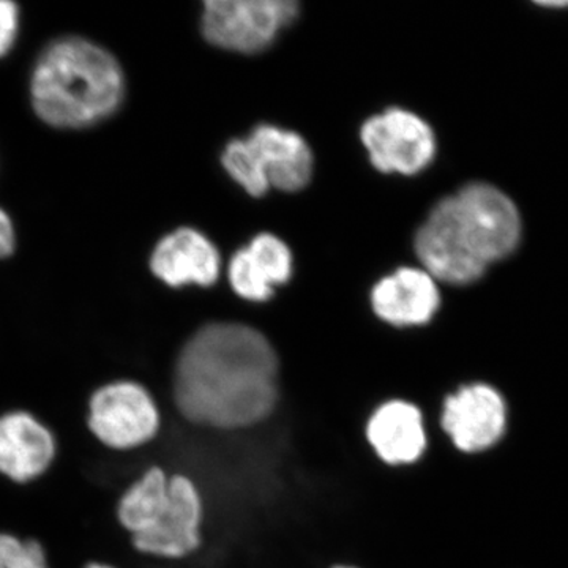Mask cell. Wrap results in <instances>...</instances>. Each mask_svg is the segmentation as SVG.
<instances>
[{
  "label": "cell",
  "mask_w": 568,
  "mask_h": 568,
  "mask_svg": "<svg viewBox=\"0 0 568 568\" xmlns=\"http://www.w3.org/2000/svg\"><path fill=\"white\" fill-rule=\"evenodd\" d=\"M276 375L275 351L263 334L242 324H211L183 347L175 402L193 424L245 428L274 409Z\"/></svg>",
  "instance_id": "1"
},
{
  "label": "cell",
  "mask_w": 568,
  "mask_h": 568,
  "mask_svg": "<svg viewBox=\"0 0 568 568\" xmlns=\"http://www.w3.org/2000/svg\"><path fill=\"white\" fill-rule=\"evenodd\" d=\"M521 239L517 205L489 183H469L435 205L416 235V253L439 282L470 284L514 253Z\"/></svg>",
  "instance_id": "2"
},
{
  "label": "cell",
  "mask_w": 568,
  "mask_h": 568,
  "mask_svg": "<svg viewBox=\"0 0 568 568\" xmlns=\"http://www.w3.org/2000/svg\"><path fill=\"white\" fill-rule=\"evenodd\" d=\"M123 97L125 78L114 55L80 37L52 41L33 67V111L54 129L97 125L119 110Z\"/></svg>",
  "instance_id": "3"
},
{
  "label": "cell",
  "mask_w": 568,
  "mask_h": 568,
  "mask_svg": "<svg viewBox=\"0 0 568 568\" xmlns=\"http://www.w3.org/2000/svg\"><path fill=\"white\" fill-rule=\"evenodd\" d=\"M222 163L252 196H263L272 186L298 192L313 175V153L304 138L275 125H260L248 138L230 142Z\"/></svg>",
  "instance_id": "4"
},
{
  "label": "cell",
  "mask_w": 568,
  "mask_h": 568,
  "mask_svg": "<svg viewBox=\"0 0 568 568\" xmlns=\"http://www.w3.org/2000/svg\"><path fill=\"white\" fill-rule=\"evenodd\" d=\"M297 14L298 0H203V33L213 47L254 54L271 47Z\"/></svg>",
  "instance_id": "5"
},
{
  "label": "cell",
  "mask_w": 568,
  "mask_h": 568,
  "mask_svg": "<svg viewBox=\"0 0 568 568\" xmlns=\"http://www.w3.org/2000/svg\"><path fill=\"white\" fill-rule=\"evenodd\" d=\"M89 429L112 450L144 446L159 433L160 414L151 394L132 381L100 387L91 396Z\"/></svg>",
  "instance_id": "6"
},
{
  "label": "cell",
  "mask_w": 568,
  "mask_h": 568,
  "mask_svg": "<svg viewBox=\"0 0 568 568\" xmlns=\"http://www.w3.org/2000/svg\"><path fill=\"white\" fill-rule=\"evenodd\" d=\"M362 142L381 173L414 175L428 168L436 153L432 126L414 112L390 108L365 122Z\"/></svg>",
  "instance_id": "7"
},
{
  "label": "cell",
  "mask_w": 568,
  "mask_h": 568,
  "mask_svg": "<svg viewBox=\"0 0 568 568\" xmlns=\"http://www.w3.org/2000/svg\"><path fill=\"white\" fill-rule=\"evenodd\" d=\"M440 424L458 450L465 454L488 450L506 435V399L488 384L459 387L444 402Z\"/></svg>",
  "instance_id": "8"
},
{
  "label": "cell",
  "mask_w": 568,
  "mask_h": 568,
  "mask_svg": "<svg viewBox=\"0 0 568 568\" xmlns=\"http://www.w3.org/2000/svg\"><path fill=\"white\" fill-rule=\"evenodd\" d=\"M58 457L54 433L28 410L0 416V476L13 484L39 480Z\"/></svg>",
  "instance_id": "9"
},
{
  "label": "cell",
  "mask_w": 568,
  "mask_h": 568,
  "mask_svg": "<svg viewBox=\"0 0 568 568\" xmlns=\"http://www.w3.org/2000/svg\"><path fill=\"white\" fill-rule=\"evenodd\" d=\"M203 503L190 478H170V497L162 517L145 532L133 536V545L144 555L183 558L200 547Z\"/></svg>",
  "instance_id": "10"
},
{
  "label": "cell",
  "mask_w": 568,
  "mask_h": 568,
  "mask_svg": "<svg viewBox=\"0 0 568 568\" xmlns=\"http://www.w3.org/2000/svg\"><path fill=\"white\" fill-rule=\"evenodd\" d=\"M373 310L381 320L398 327L424 325L440 305L436 278L425 268L402 267L373 287Z\"/></svg>",
  "instance_id": "11"
},
{
  "label": "cell",
  "mask_w": 568,
  "mask_h": 568,
  "mask_svg": "<svg viewBox=\"0 0 568 568\" xmlns=\"http://www.w3.org/2000/svg\"><path fill=\"white\" fill-rule=\"evenodd\" d=\"M151 267L153 274L173 287L211 286L219 278L222 260L204 234L182 227L159 242L152 253Z\"/></svg>",
  "instance_id": "12"
},
{
  "label": "cell",
  "mask_w": 568,
  "mask_h": 568,
  "mask_svg": "<svg viewBox=\"0 0 568 568\" xmlns=\"http://www.w3.org/2000/svg\"><path fill=\"white\" fill-rule=\"evenodd\" d=\"M293 275V254L282 239L260 234L248 246L234 254L230 264V282L245 301L264 302L275 287Z\"/></svg>",
  "instance_id": "13"
},
{
  "label": "cell",
  "mask_w": 568,
  "mask_h": 568,
  "mask_svg": "<svg viewBox=\"0 0 568 568\" xmlns=\"http://www.w3.org/2000/svg\"><path fill=\"white\" fill-rule=\"evenodd\" d=\"M366 437L387 465H413L426 450L424 416L413 403L392 399L369 417Z\"/></svg>",
  "instance_id": "14"
},
{
  "label": "cell",
  "mask_w": 568,
  "mask_h": 568,
  "mask_svg": "<svg viewBox=\"0 0 568 568\" xmlns=\"http://www.w3.org/2000/svg\"><path fill=\"white\" fill-rule=\"evenodd\" d=\"M168 497L170 478L160 467H152L123 493L118 506L119 523L132 537L152 529L168 506Z\"/></svg>",
  "instance_id": "15"
},
{
  "label": "cell",
  "mask_w": 568,
  "mask_h": 568,
  "mask_svg": "<svg viewBox=\"0 0 568 568\" xmlns=\"http://www.w3.org/2000/svg\"><path fill=\"white\" fill-rule=\"evenodd\" d=\"M0 568H51L39 540L0 532Z\"/></svg>",
  "instance_id": "16"
},
{
  "label": "cell",
  "mask_w": 568,
  "mask_h": 568,
  "mask_svg": "<svg viewBox=\"0 0 568 568\" xmlns=\"http://www.w3.org/2000/svg\"><path fill=\"white\" fill-rule=\"evenodd\" d=\"M20 31V9L13 0H0V58L9 54Z\"/></svg>",
  "instance_id": "17"
},
{
  "label": "cell",
  "mask_w": 568,
  "mask_h": 568,
  "mask_svg": "<svg viewBox=\"0 0 568 568\" xmlns=\"http://www.w3.org/2000/svg\"><path fill=\"white\" fill-rule=\"evenodd\" d=\"M17 246V234H14L13 222L9 213L0 209V260L9 257Z\"/></svg>",
  "instance_id": "18"
},
{
  "label": "cell",
  "mask_w": 568,
  "mask_h": 568,
  "mask_svg": "<svg viewBox=\"0 0 568 568\" xmlns=\"http://www.w3.org/2000/svg\"><path fill=\"white\" fill-rule=\"evenodd\" d=\"M534 7L547 11L568 10V0H529Z\"/></svg>",
  "instance_id": "19"
},
{
  "label": "cell",
  "mask_w": 568,
  "mask_h": 568,
  "mask_svg": "<svg viewBox=\"0 0 568 568\" xmlns=\"http://www.w3.org/2000/svg\"><path fill=\"white\" fill-rule=\"evenodd\" d=\"M85 568H115L111 566H106V564H89Z\"/></svg>",
  "instance_id": "20"
},
{
  "label": "cell",
  "mask_w": 568,
  "mask_h": 568,
  "mask_svg": "<svg viewBox=\"0 0 568 568\" xmlns=\"http://www.w3.org/2000/svg\"><path fill=\"white\" fill-rule=\"evenodd\" d=\"M335 568H353V567H335Z\"/></svg>",
  "instance_id": "21"
}]
</instances>
